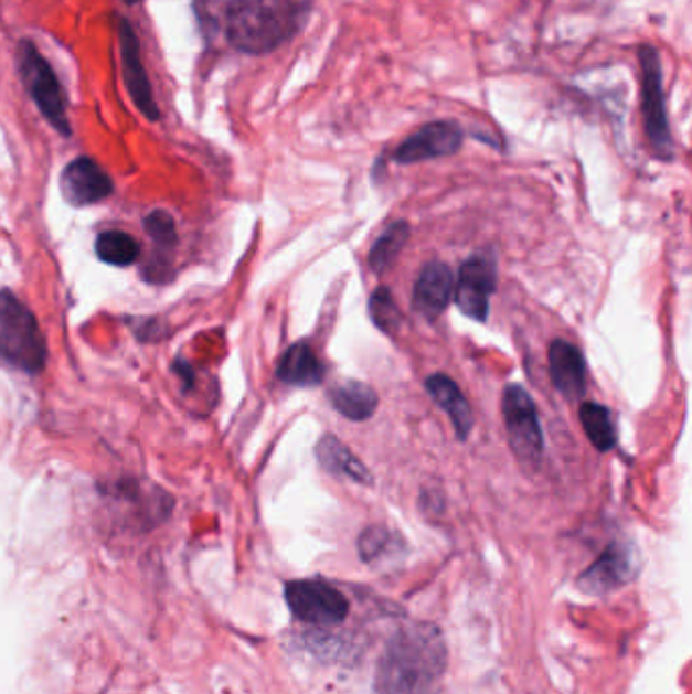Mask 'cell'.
I'll use <instances>...</instances> for the list:
<instances>
[{"label": "cell", "mask_w": 692, "mask_h": 694, "mask_svg": "<svg viewBox=\"0 0 692 694\" xmlns=\"http://www.w3.org/2000/svg\"><path fill=\"white\" fill-rule=\"evenodd\" d=\"M447 648L430 623L396 631L377 658L372 694H439Z\"/></svg>", "instance_id": "cell-1"}, {"label": "cell", "mask_w": 692, "mask_h": 694, "mask_svg": "<svg viewBox=\"0 0 692 694\" xmlns=\"http://www.w3.org/2000/svg\"><path fill=\"white\" fill-rule=\"evenodd\" d=\"M313 11V0H232L226 11V35L232 47L265 55L301 33Z\"/></svg>", "instance_id": "cell-2"}, {"label": "cell", "mask_w": 692, "mask_h": 694, "mask_svg": "<svg viewBox=\"0 0 692 694\" xmlns=\"http://www.w3.org/2000/svg\"><path fill=\"white\" fill-rule=\"evenodd\" d=\"M0 357L31 374L45 366L47 360L38 319L11 291H0Z\"/></svg>", "instance_id": "cell-3"}, {"label": "cell", "mask_w": 692, "mask_h": 694, "mask_svg": "<svg viewBox=\"0 0 692 694\" xmlns=\"http://www.w3.org/2000/svg\"><path fill=\"white\" fill-rule=\"evenodd\" d=\"M285 599L295 621L315 633L341 628L352 611L350 597L323 579H299L285 585Z\"/></svg>", "instance_id": "cell-4"}, {"label": "cell", "mask_w": 692, "mask_h": 694, "mask_svg": "<svg viewBox=\"0 0 692 694\" xmlns=\"http://www.w3.org/2000/svg\"><path fill=\"white\" fill-rule=\"evenodd\" d=\"M640 60V98H642L643 130L656 157L662 161L674 159V140L668 122L667 96L662 82L660 53L652 45L638 50Z\"/></svg>", "instance_id": "cell-5"}, {"label": "cell", "mask_w": 692, "mask_h": 694, "mask_svg": "<svg viewBox=\"0 0 692 694\" xmlns=\"http://www.w3.org/2000/svg\"><path fill=\"white\" fill-rule=\"evenodd\" d=\"M17 60H19L21 77L25 82L31 98L38 104L39 113L43 114L51 127L60 130L63 137H70L72 127L67 118V98L50 62L41 55L38 45L31 41L19 43Z\"/></svg>", "instance_id": "cell-6"}, {"label": "cell", "mask_w": 692, "mask_h": 694, "mask_svg": "<svg viewBox=\"0 0 692 694\" xmlns=\"http://www.w3.org/2000/svg\"><path fill=\"white\" fill-rule=\"evenodd\" d=\"M503 420L512 451L524 463H539L544 451L541 418L530 392L520 384L503 391Z\"/></svg>", "instance_id": "cell-7"}, {"label": "cell", "mask_w": 692, "mask_h": 694, "mask_svg": "<svg viewBox=\"0 0 692 694\" xmlns=\"http://www.w3.org/2000/svg\"><path fill=\"white\" fill-rule=\"evenodd\" d=\"M496 263L490 254H473L461 265L455 285V303L464 316L486 321L490 313L491 295L496 292Z\"/></svg>", "instance_id": "cell-8"}, {"label": "cell", "mask_w": 692, "mask_h": 694, "mask_svg": "<svg viewBox=\"0 0 692 694\" xmlns=\"http://www.w3.org/2000/svg\"><path fill=\"white\" fill-rule=\"evenodd\" d=\"M464 147V130L454 120L428 122L415 135L401 142L394 151V161L401 164L423 163L455 154Z\"/></svg>", "instance_id": "cell-9"}, {"label": "cell", "mask_w": 692, "mask_h": 694, "mask_svg": "<svg viewBox=\"0 0 692 694\" xmlns=\"http://www.w3.org/2000/svg\"><path fill=\"white\" fill-rule=\"evenodd\" d=\"M118 45H120V60H123V74L130 98L140 114L149 120H159V108L155 102L151 82L145 72V65L140 60V43L135 26L126 19L118 21Z\"/></svg>", "instance_id": "cell-10"}, {"label": "cell", "mask_w": 692, "mask_h": 694, "mask_svg": "<svg viewBox=\"0 0 692 694\" xmlns=\"http://www.w3.org/2000/svg\"><path fill=\"white\" fill-rule=\"evenodd\" d=\"M113 179L88 157H79L67 164L62 173L63 197L72 205H92L113 193Z\"/></svg>", "instance_id": "cell-11"}, {"label": "cell", "mask_w": 692, "mask_h": 694, "mask_svg": "<svg viewBox=\"0 0 692 694\" xmlns=\"http://www.w3.org/2000/svg\"><path fill=\"white\" fill-rule=\"evenodd\" d=\"M455 280L451 268L445 263H428L418 273L413 291V309L428 321L449 307L454 297Z\"/></svg>", "instance_id": "cell-12"}, {"label": "cell", "mask_w": 692, "mask_h": 694, "mask_svg": "<svg viewBox=\"0 0 692 694\" xmlns=\"http://www.w3.org/2000/svg\"><path fill=\"white\" fill-rule=\"evenodd\" d=\"M549 374L553 386L568 401H579L587 388V366L579 348L554 340L549 348Z\"/></svg>", "instance_id": "cell-13"}, {"label": "cell", "mask_w": 692, "mask_h": 694, "mask_svg": "<svg viewBox=\"0 0 692 694\" xmlns=\"http://www.w3.org/2000/svg\"><path fill=\"white\" fill-rule=\"evenodd\" d=\"M631 551L626 544H609L604 555L581 577L579 585L587 594H607L621 587L631 577Z\"/></svg>", "instance_id": "cell-14"}, {"label": "cell", "mask_w": 692, "mask_h": 694, "mask_svg": "<svg viewBox=\"0 0 692 694\" xmlns=\"http://www.w3.org/2000/svg\"><path fill=\"white\" fill-rule=\"evenodd\" d=\"M427 392L437 406H440L451 418L457 439L466 441L473 429V413L464 392L459 391V386L455 384V380L445 374H433L427 378Z\"/></svg>", "instance_id": "cell-15"}, {"label": "cell", "mask_w": 692, "mask_h": 694, "mask_svg": "<svg viewBox=\"0 0 692 694\" xmlns=\"http://www.w3.org/2000/svg\"><path fill=\"white\" fill-rule=\"evenodd\" d=\"M315 455L319 466L331 476H345L348 480L362 485H372L374 481L370 469L365 468L364 463L333 435L321 437V441L315 447Z\"/></svg>", "instance_id": "cell-16"}, {"label": "cell", "mask_w": 692, "mask_h": 694, "mask_svg": "<svg viewBox=\"0 0 692 694\" xmlns=\"http://www.w3.org/2000/svg\"><path fill=\"white\" fill-rule=\"evenodd\" d=\"M277 376L290 386L309 388L323 382L326 367L319 362V357L309 343H295L280 357Z\"/></svg>", "instance_id": "cell-17"}, {"label": "cell", "mask_w": 692, "mask_h": 694, "mask_svg": "<svg viewBox=\"0 0 692 694\" xmlns=\"http://www.w3.org/2000/svg\"><path fill=\"white\" fill-rule=\"evenodd\" d=\"M329 403L341 417L360 423L374 415L377 408V394L364 382L345 380L329 391Z\"/></svg>", "instance_id": "cell-18"}, {"label": "cell", "mask_w": 692, "mask_h": 694, "mask_svg": "<svg viewBox=\"0 0 692 694\" xmlns=\"http://www.w3.org/2000/svg\"><path fill=\"white\" fill-rule=\"evenodd\" d=\"M579 418L585 435L589 437L593 447L601 453L611 451L617 445V430L611 418V410L604 404H581Z\"/></svg>", "instance_id": "cell-19"}, {"label": "cell", "mask_w": 692, "mask_h": 694, "mask_svg": "<svg viewBox=\"0 0 692 694\" xmlns=\"http://www.w3.org/2000/svg\"><path fill=\"white\" fill-rule=\"evenodd\" d=\"M408 238H411V226L406 222H394L386 227L370 250V256H368L370 268L377 275L388 270L392 263L398 258V254L403 253Z\"/></svg>", "instance_id": "cell-20"}, {"label": "cell", "mask_w": 692, "mask_h": 694, "mask_svg": "<svg viewBox=\"0 0 692 694\" xmlns=\"http://www.w3.org/2000/svg\"><path fill=\"white\" fill-rule=\"evenodd\" d=\"M96 254L102 263L113 266H128L137 263L139 258V242L132 236H128L126 232H116L108 229L98 236L96 241Z\"/></svg>", "instance_id": "cell-21"}, {"label": "cell", "mask_w": 692, "mask_h": 694, "mask_svg": "<svg viewBox=\"0 0 692 694\" xmlns=\"http://www.w3.org/2000/svg\"><path fill=\"white\" fill-rule=\"evenodd\" d=\"M368 311H370L374 325L377 329H382L384 333H388V335H392L394 331H398L401 325H403V313H401L398 305L394 301L391 289H386V287H377L376 291L372 292L370 303H368Z\"/></svg>", "instance_id": "cell-22"}, {"label": "cell", "mask_w": 692, "mask_h": 694, "mask_svg": "<svg viewBox=\"0 0 692 694\" xmlns=\"http://www.w3.org/2000/svg\"><path fill=\"white\" fill-rule=\"evenodd\" d=\"M145 227L151 234L152 241L161 244V246H171V244L177 242L175 222L167 212L157 210V212L147 215Z\"/></svg>", "instance_id": "cell-23"}, {"label": "cell", "mask_w": 692, "mask_h": 694, "mask_svg": "<svg viewBox=\"0 0 692 694\" xmlns=\"http://www.w3.org/2000/svg\"><path fill=\"white\" fill-rule=\"evenodd\" d=\"M388 544V532L384 528H368L360 538V555L364 560H372Z\"/></svg>", "instance_id": "cell-24"}, {"label": "cell", "mask_w": 692, "mask_h": 694, "mask_svg": "<svg viewBox=\"0 0 692 694\" xmlns=\"http://www.w3.org/2000/svg\"><path fill=\"white\" fill-rule=\"evenodd\" d=\"M126 4H137L140 0H125Z\"/></svg>", "instance_id": "cell-25"}]
</instances>
